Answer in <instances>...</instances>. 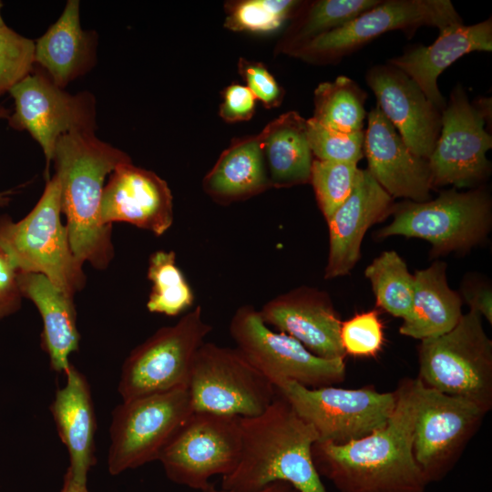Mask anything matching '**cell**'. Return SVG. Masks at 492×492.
Masks as SVG:
<instances>
[{
    "instance_id": "cell-1",
    "label": "cell",
    "mask_w": 492,
    "mask_h": 492,
    "mask_svg": "<svg viewBox=\"0 0 492 492\" xmlns=\"http://www.w3.org/2000/svg\"><path fill=\"white\" fill-rule=\"evenodd\" d=\"M418 379H402L387 423L344 444L316 441L313 465L339 492H425L428 485L413 453Z\"/></svg>"
},
{
    "instance_id": "cell-2",
    "label": "cell",
    "mask_w": 492,
    "mask_h": 492,
    "mask_svg": "<svg viewBox=\"0 0 492 492\" xmlns=\"http://www.w3.org/2000/svg\"><path fill=\"white\" fill-rule=\"evenodd\" d=\"M128 160L127 153L99 139L95 132L67 133L56 144L52 161L70 247L81 263L97 270L107 269L115 255L112 226L100 219L106 177Z\"/></svg>"
},
{
    "instance_id": "cell-3",
    "label": "cell",
    "mask_w": 492,
    "mask_h": 492,
    "mask_svg": "<svg viewBox=\"0 0 492 492\" xmlns=\"http://www.w3.org/2000/svg\"><path fill=\"white\" fill-rule=\"evenodd\" d=\"M241 428L240 459L221 477V489L250 492L285 481L299 492H327L312 457L318 436L281 395L261 415L241 417Z\"/></svg>"
},
{
    "instance_id": "cell-4",
    "label": "cell",
    "mask_w": 492,
    "mask_h": 492,
    "mask_svg": "<svg viewBox=\"0 0 492 492\" xmlns=\"http://www.w3.org/2000/svg\"><path fill=\"white\" fill-rule=\"evenodd\" d=\"M61 190L57 176L46 179L34 208L20 220L0 214V249L22 272L45 275L58 289L74 297L87 277L70 247L61 221Z\"/></svg>"
},
{
    "instance_id": "cell-5",
    "label": "cell",
    "mask_w": 492,
    "mask_h": 492,
    "mask_svg": "<svg viewBox=\"0 0 492 492\" xmlns=\"http://www.w3.org/2000/svg\"><path fill=\"white\" fill-rule=\"evenodd\" d=\"M418 379L427 387L492 408V341L470 310L440 336L421 340Z\"/></svg>"
},
{
    "instance_id": "cell-6",
    "label": "cell",
    "mask_w": 492,
    "mask_h": 492,
    "mask_svg": "<svg viewBox=\"0 0 492 492\" xmlns=\"http://www.w3.org/2000/svg\"><path fill=\"white\" fill-rule=\"evenodd\" d=\"M491 205L488 191L481 187L463 192L453 188L423 202L405 200L395 204L393 220L377 231L376 238L422 239L431 243L436 256L466 251L487 238Z\"/></svg>"
},
{
    "instance_id": "cell-7",
    "label": "cell",
    "mask_w": 492,
    "mask_h": 492,
    "mask_svg": "<svg viewBox=\"0 0 492 492\" xmlns=\"http://www.w3.org/2000/svg\"><path fill=\"white\" fill-rule=\"evenodd\" d=\"M193 412L187 387L122 401L111 416L109 474L118 476L159 460Z\"/></svg>"
},
{
    "instance_id": "cell-8",
    "label": "cell",
    "mask_w": 492,
    "mask_h": 492,
    "mask_svg": "<svg viewBox=\"0 0 492 492\" xmlns=\"http://www.w3.org/2000/svg\"><path fill=\"white\" fill-rule=\"evenodd\" d=\"M297 415L311 425L320 442L344 444L384 426L392 415L397 393H380L373 386L345 389L334 385L308 388L296 382L274 384Z\"/></svg>"
},
{
    "instance_id": "cell-9",
    "label": "cell",
    "mask_w": 492,
    "mask_h": 492,
    "mask_svg": "<svg viewBox=\"0 0 492 492\" xmlns=\"http://www.w3.org/2000/svg\"><path fill=\"white\" fill-rule=\"evenodd\" d=\"M188 390L194 412L242 418L261 415L277 395L274 384L237 348L204 343L193 360Z\"/></svg>"
},
{
    "instance_id": "cell-10",
    "label": "cell",
    "mask_w": 492,
    "mask_h": 492,
    "mask_svg": "<svg viewBox=\"0 0 492 492\" xmlns=\"http://www.w3.org/2000/svg\"><path fill=\"white\" fill-rule=\"evenodd\" d=\"M212 326L200 306L158 329L125 359L118 392L122 401L187 387L194 357Z\"/></svg>"
},
{
    "instance_id": "cell-11",
    "label": "cell",
    "mask_w": 492,
    "mask_h": 492,
    "mask_svg": "<svg viewBox=\"0 0 492 492\" xmlns=\"http://www.w3.org/2000/svg\"><path fill=\"white\" fill-rule=\"evenodd\" d=\"M449 0H381L343 26L323 34L290 56L312 64H332L387 32L401 30L412 36L422 26L442 30L462 24Z\"/></svg>"
},
{
    "instance_id": "cell-12",
    "label": "cell",
    "mask_w": 492,
    "mask_h": 492,
    "mask_svg": "<svg viewBox=\"0 0 492 492\" xmlns=\"http://www.w3.org/2000/svg\"><path fill=\"white\" fill-rule=\"evenodd\" d=\"M490 113V98L471 103L461 85L453 88L442 111L440 135L427 159L433 188L476 187L488 178L491 164L487 152L492 148V137L485 123Z\"/></svg>"
},
{
    "instance_id": "cell-13",
    "label": "cell",
    "mask_w": 492,
    "mask_h": 492,
    "mask_svg": "<svg viewBox=\"0 0 492 492\" xmlns=\"http://www.w3.org/2000/svg\"><path fill=\"white\" fill-rule=\"evenodd\" d=\"M229 330L236 347L273 384L290 380L308 388H321L344 381V359L316 356L293 337L272 330L251 305L237 309Z\"/></svg>"
},
{
    "instance_id": "cell-14",
    "label": "cell",
    "mask_w": 492,
    "mask_h": 492,
    "mask_svg": "<svg viewBox=\"0 0 492 492\" xmlns=\"http://www.w3.org/2000/svg\"><path fill=\"white\" fill-rule=\"evenodd\" d=\"M241 449V417L193 412L159 457L173 483L207 491L210 479L231 473Z\"/></svg>"
},
{
    "instance_id": "cell-15",
    "label": "cell",
    "mask_w": 492,
    "mask_h": 492,
    "mask_svg": "<svg viewBox=\"0 0 492 492\" xmlns=\"http://www.w3.org/2000/svg\"><path fill=\"white\" fill-rule=\"evenodd\" d=\"M417 389L413 453L429 484L452 470L487 414L474 403L427 387L419 379Z\"/></svg>"
},
{
    "instance_id": "cell-16",
    "label": "cell",
    "mask_w": 492,
    "mask_h": 492,
    "mask_svg": "<svg viewBox=\"0 0 492 492\" xmlns=\"http://www.w3.org/2000/svg\"><path fill=\"white\" fill-rule=\"evenodd\" d=\"M15 110L9 126L26 130L41 147L46 158V178L49 179L57 139L71 132H95L96 105L87 91L72 95L56 86L43 73L33 71L9 91Z\"/></svg>"
},
{
    "instance_id": "cell-17",
    "label": "cell",
    "mask_w": 492,
    "mask_h": 492,
    "mask_svg": "<svg viewBox=\"0 0 492 492\" xmlns=\"http://www.w3.org/2000/svg\"><path fill=\"white\" fill-rule=\"evenodd\" d=\"M365 80L405 145L428 159L440 135L442 111L411 77L389 63L372 67Z\"/></svg>"
},
{
    "instance_id": "cell-18",
    "label": "cell",
    "mask_w": 492,
    "mask_h": 492,
    "mask_svg": "<svg viewBox=\"0 0 492 492\" xmlns=\"http://www.w3.org/2000/svg\"><path fill=\"white\" fill-rule=\"evenodd\" d=\"M173 218L170 189L155 172L128 160L109 174L100 204L105 225L126 222L160 236L171 227Z\"/></svg>"
},
{
    "instance_id": "cell-19",
    "label": "cell",
    "mask_w": 492,
    "mask_h": 492,
    "mask_svg": "<svg viewBox=\"0 0 492 492\" xmlns=\"http://www.w3.org/2000/svg\"><path fill=\"white\" fill-rule=\"evenodd\" d=\"M262 321L299 341L324 359H344L340 339L342 321L329 295L312 287H299L267 302Z\"/></svg>"
},
{
    "instance_id": "cell-20",
    "label": "cell",
    "mask_w": 492,
    "mask_h": 492,
    "mask_svg": "<svg viewBox=\"0 0 492 492\" xmlns=\"http://www.w3.org/2000/svg\"><path fill=\"white\" fill-rule=\"evenodd\" d=\"M364 155L367 170L392 198L429 200L433 184L428 160L410 150L378 106L367 116Z\"/></svg>"
},
{
    "instance_id": "cell-21",
    "label": "cell",
    "mask_w": 492,
    "mask_h": 492,
    "mask_svg": "<svg viewBox=\"0 0 492 492\" xmlns=\"http://www.w3.org/2000/svg\"><path fill=\"white\" fill-rule=\"evenodd\" d=\"M395 207L392 198L367 169H358L354 189L345 201L327 220L329 253L325 279L347 275L361 256L367 230L382 221Z\"/></svg>"
},
{
    "instance_id": "cell-22",
    "label": "cell",
    "mask_w": 492,
    "mask_h": 492,
    "mask_svg": "<svg viewBox=\"0 0 492 492\" xmlns=\"http://www.w3.org/2000/svg\"><path fill=\"white\" fill-rule=\"evenodd\" d=\"M492 50V19L465 26L452 25L439 31L438 37L430 46H415L402 56L389 61L411 77L425 97L441 111L446 106L437 78L451 64L463 56Z\"/></svg>"
},
{
    "instance_id": "cell-23",
    "label": "cell",
    "mask_w": 492,
    "mask_h": 492,
    "mask_svg": "<svg viewBox=\"0 0 492 492\" xmlns=\"http://www.w3.org/2000/svg\"><path fill=\"white\" fill-rule=\"evenodd\" d=\"M65 375L66 384L56 390L49 410L68 453L67 469L77 481L87 483V474L97 463L91 389L87 377L72 364Z\"/></svg>"
},
{
    "instance_id": "cell-24",
    "label": "cell",
    "mask_w": 492,
    "mask_h": 492,
    "mask_svg": "<svg viewBox=\"0 0 492 492\" xmlns=\"http://www.w3.org/2000/svg\"><path fill=\"white\" fill-rule=\"evenodd\" d=\"M17 282L23 298L35 304L42 318L41 347L51 369L66 374L71 365L69 356L80 343L74 297L40 273L18 272Z\"/></svg>"
},
{
    "instance_id": "cell-25",
    "label": "cell",
    "mask_w": 492,
    "mask_h": 492,
    "mask_svg": "<svg viewBox=\"0 0 492 492\" xmlns=\"http://www.w3.org/2000/svg\"><path fill=\"white\" fill-rule=\"evenodd\" d=\"M78 0H68L58 19L35 42V63L59 87L89 70L94 63L96 38L80 24Z\"/></svg>"
},
{
    "instance_id": "cell-26",
    "label": "cell",
    "mask_w": 492,
    "mask_h": 492,
    "mask_svg": "<svg viewBox=\"0 0 492 492\" xmlns=\"http://www.w3.org/2000/svg\"><path fill=\"white\" fill-rule=\"evenodd\" d=\"M446 264L435 261L414 274L415 290L410 316L399 328L402 335L417 340L451 331L462 316V298L450 289Z\"/></svg>"
},
{
    "instance_id": "cell-27",
    "label": "cell",
    "mask_w": 492,
    "mask_h": 492,
    "mask_svg": "<svg viewBox=\"0 0 492 492\" xmlns=\"http://www.w3.org/2000/svg\"><path fill=\"white\" fill-rule=\"evenodd\" d=\"M202 186L222 203L246 199L271 187L261 135L233 141L204 177Z\"/></svg>"
},
{
    "instance_id": "cell-28",
    "label": "cell",
    "mask_w": 492,
    "mask_h": 492,
    "mask_svg": "<svg viewBox=\"0 0 492 492\" xmlns=\"http://www.w3.org/2000/svg\"><path fill=\"white\" fill-rule=\"evenodd\" d=\"M271 187L310 183L313 161L306 119L289 111L270 122L260 133Z\"/></svg>"
},
{
    "instance_id": "cell-29",
    "label": "cell",
    "mask_w": 492,
    "mask_h": 492,
    "mask_svg": "<svg viewBox=\"0 0 492 492\" xmlns=\"http://www.w3.org/2000/svg\"><path fill=\"white\" fill-rule=\"evenodd\" d=\"M381 0H318L301 2L279 49L290 55L313 38L336 29Z\"/></svg>"
},
{
    "instance_id": "cell-30",
    "label": "cell",
    "mask_w": 492,
    "mask_h": 492,
    "mask_svg": "<svg viewBox=\"0 0 492 492\" xmlns=\"http://www.w3.org/2000/svg\"><path fill=\"white\" fill-rule=\"evenodd\" d=\"M367 94L345 76L318 85L313 95V117L317 122L342 132L364 130Z\"/></svg>"
},
{
    "instance_id": "cell-31",
    "label": "cell",
    "mask_w": 492,
    "mask_h": 492,
    "mask_svg": "<svg viewBox=\"0 0 492 492\" xmlns=\"http://www.w3.org/2000/svg\"><path fill=\"white\" fill-rule=\"evenodd\" d=\"M375 296L376 306L406 320L412 311L415 281L405 261L395 251L375 258L364 271Z\"/></svg>"
},
{
    "instance_id": "cell-32",
    "label": "cell",
    "mask_w": 492,
    "mask_h": 492,
    "mask_svg": "<svg viewBox=\"0 0 492 492\" xmlns=\"http://www.w3.org/2000/svg\"><path fill=\"white\" fill-rule=\"evenodd\" d=\"M147 274L152 283L147 302L150 313L176 316L192 305L193 292L176 263L173 251L150 254Z\"/></svg>"
},
{
    "instance_id": "cell-33",
    "label": "cell",
    "mask_w": 492,
    "mask_h": 492,
    "mask_svg": "<svg viewBox=\"0 0 492 492\" xmlns=\"http://www.w3.org/2000/svg\"><path fill=\"white\" fill-rule=\"evenodd\" d=\"M293 0H243L225 5L224 26L233 31L266 33L292 18L300 5Z\"/></svg>"
},
{
    "instance_id": "cell-34",
    "label": "cell",
    "mask_w": 492,
    "mask_h": 492,
    "mask_svg": "<svg viewBox=\"0 0 492 492\" xmlns=\"http://www.w3.org/2000/svg\"><path fill=\"white\" fill-rule=\"evenodd\" d=\"M358 169L354 163L313 159L310 183L326 221L351 194Z\"/></svg>"
},
{
    "instance_id": "cell-35",
    "label": "cell",
    "mask_w": 492,
    "mask_h": 492,
    "mask_svg": "<svg viewBox=\"0 0 492 492\" xmlns=\"http://www.w3.org/2000/svg\"><path fill=\"white\" fill-rule=\"evenodd\" d=\"M307 137L314 159L357 164L364 157V130L342 132L313 118L306 119Z\"/></svg>"
},
{
    "instance_id": "cell-36",
    "label": "cell",
    "mask_w": 492,
    "mask_h": 492,
    "mask_svg": "<svg viewBox=\"0 0 492 492\" xmlns=\"http://www.w3.org/2000/svg\"><path fill=\"white\" fill-rule=\"evenodd\" d=\"M35 42L8 26H0V96L32 72Z\"/></svg>"
},
{
    "instance_id": "cell-37",
    "label": "cell",
    "mask_w": 492,
    "mask_h": 492,
    "mask_svg": "<svg viewBox=\"0 0 492 492\" xmlns=\"http://www.w3.org/2000/svg\"><path fill=\"white\" fill-rule=\"evenodd\" d=\"M340 339L345 354L355 357H374L384 343L383 323L379 313L370 310L355 313L342 322Z\"/></svg>"
},
{
    "instance_id": "cell-38",
    "label": "cell",
    "mask_w": 492,
    "mask_h": 492,
    "mask_svg": "<svg viewBox=\"0 0 492 492\" xmlns=\"http://www.w3.org/2000/svg\"><path fill=\"white\" fill-rule=\"evenodd\" d=\"M238 67L241 76L247 83L246 87L256 99L261 100L266 108L280 105L283 90L261 63L241 58Z\"/></svg>"
},
{
    "instance_id": "cell-39",
    "label": "cell",
    "mask_w": 492,
    "mask_h": 492,
    "mask_svg": "<svg viewBox=\"0 0 492 492\" xmlns=\"http://www.w3.org/2000/svg\"><path fill=\"white\" fill-rule=\"evenodd\" d=\"M256 100L246 86L231 84L223 90L220 115L227 122L248 120L254 114Z\"/></svg>"
},
{
    "instance_id": "cell-40",
    "label": "cell",
    "mask_w": 492,
    "mask_h": 492,
    "mask_svg": "<svg viewBox=\"0 0 492 492\" xmlns=\"http://www.w3.org/2000/svg\"><path fill=\"white\" fill-rule=\"evenodd\" d=\"M18 272L0 249V321L17 313L23 296L17 282Z\"/></svg>"
},
{
    "instance_id": "cell-41",
    "label": "cell",
    "mask_w": 492,
    "mask_h": 492,
    "mask_svg": "<svg viewBox=\"0 0 492 492\" xmlns=\"http://www.w3.org/2000/svg\"><path fill=\"white\" fill-rule=\"evenodd\" d=\"M463 297L470 307L480 316L492 323V291L487 284L466 282L463 287Z\"/></svg>"
},
{
    "instance_id": "cell-42",
    "label": "cell",
    "mask_w": 492,
    "mask_h": 492,
    "mask_svg": "<svg viewBox=\"0 0 492 492\" xmlns=\"http://www.w3.org/2000/svg\"><path fill=\"white\" fill-rule=\"evenodd\" d=\"M204 492H238L225 489H216L214 487L210 488ZM250 492H299L290 483L285 481H274L261 489Z\"/></svg>"
},
{
    "instance_id": "cell-43",
    "label": "cell",
    "mask_w": 492,
    "mask_h": 492,
    "mask_svg": "<svg viewBox=\"0 0 492 492\" xmlns=\"http://www.w3.org/2000/svg\"><path fill=\"white\" fill-rule=\"evenodd\" d=\"M60 492H91L87 487V483L77 481L68 469L64 476L63 485Z\"/></svg>"
},
{
    "instance_id": "cell-44",
    "label": "cell",
    "mask_w": 492,
    "mask_h": 492,
    "mask_svg": "<svg viewBox=\"0 0 492 492\" xmlns=\"http://www.w3.org/2000/svg\"><path fill=\"white\" fill-rule=\"evenodd\" d=\"M10 110L0 105V119H7L10 118ZM16 191L13 189L0 191V208L7 206L11 201V196Z\"/></svg>"
},
{
    "instance_id": "cell-45",
    "label": "cell",
    "mask_w": 492,
    "mask_h": 492,
    "mask_svg": "<svg viewBox=\"0 0 492 492\" xmlns=\"http://www.w3.org/2000/svg\"><path fill=\"white\" fill-rule=\"evenodd\" d=\"M1 8H2V3L0 2V26L5 25L4 19H3V16H2V14H1Z\"/></svg>"
}]
</instances>
